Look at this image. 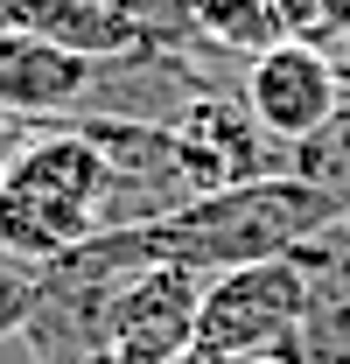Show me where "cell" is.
I'll list each match as a JSON object with an SVG mask.
<instances>
[{
	"label": "cell",
	"instance_id": "9c48e42d",
	"mask_svg": "<svg viewBox=\"0 0 350 364\" xmlns=\"http://www.w3.org/2000/svg\"><path fill=\"white\" fill-rule=\"evenodd\" d=\"M295 267H302V287H308L295 358L302 364H350V218L322 225L295 252Z\"/></svg>",
	"mask_w": 350,
	"mask_h": 364
},
{
	"label": "cell",
	"instance_id": "7a4b0ae2",
	"mask_svg": "<svg viewBox=\"0 0 350 364\" xmlns=\"http://www.w3.org/2000/svg\"><path fill=\"white\" fill-rule=\"evenodd\" d=\"M112 168L78 127H28V140L0 168V252L7 259H63L98 238Z\"/></svg>",
	"mask_w": 350,
	"mask_h": 364
},
{
	"label": "cell",
	"instance_id": "5b68a950",
	"mask_svg": "<svg viewBox=\"0 0 350 364\" xmlns=\"http://www.w3.org/2000/svg\"><path fill=\"white\" fill-rule=\"evenodd\" d=\"M238 98L253 105V119L273 140L295 147L315 127H329V112L344 105V85H336V63L322 43H273L238 70Z\"/></svg>",
	"mask_w": 350,
	"mask_h": 364
},
{
	"label": "cell",
	"instance_id": "277c9868",
	"mask_svg": "<svg viewBox=\"0 0 350 364\" xmlns=\"http://www.w3.org/2000/svg\"><path fill=\"white\" fill-rule=\"evenodd\" d=\"M169 134H175V154H182V176H189V196L266 182V176H295V147L266 134L238 91H196L175 112Z\"/></svg>",
	"mask_w": 350,
	"mask_h": 364
},
{
	"label": "cell",
	"instance_id": "d6986e66",
	"mask_svg": "<svg viewBox=\"0 0 350 364\" xmlns=\"http://www.w3.org/2000/svg\"><path fill=\"white\" fill-rule=\"evenodd\" d=\"M266 364H295V358H266Z\"/></svg>",
	"mask_w": 350,
	"mask_h": 364
},
{
	"label": "cell",
	"instance_id": "7c38bea8",
	"mask_svg": "<svg viewBox=\"0 0 350 364\" xmlns=\"http://www.w3.org/2000/svg\"><path fill=\"white\" fill-rule=\"evenodd\" d=\"M36 301H43V267H36V259H7V252H0V343L28 329Z\"/></svg>",
	"mask_w": 350,
	"mask_h": 364
},
{
	"label": "cell",
	"instance_id": "5bb4252c",
	"mask_svg": "<svg viewBox=\"0 0 350 364\" xmlns=\"http://www.w3.org/2000/svg\"><path fill=\"white\" fill-rule=\"evenodd\" d=\"M280 7V36L287 43H322L329 49V7L322 0H273Z\"/></svg>",
	"mask_w": 350,
	"mask_h": 364
},
{
	"label": "cell",
	"instance_id": "8fae6325",
	"mask_svg": "<svg viewBox=\"0 0 350 364\" xmlns=\"http://www.w3.org/2000/svg\"><path fill=\"white\" fill-rule=\"evenodd\" d=\"M295 176L315 182V189L350 218V98L329 112V127H315L308 140H295Z\"/></svg>",
	"mask_w": 350,
	"mask_h": 364
},
{
	"label": "cell",
	"instance_id": "4fadbf2b",
	"mask_svg": "<svg viewBox=\"0 0 350 364\" xmlns=\"http://www.w3.org/2000/svg\"><path fill=\"white\" fill-rule=\"evenodd\" d=\"M120 14H133L147 36H161V43H182V49H211L196 43V28H189V0H112Z\"/></svg>",
	"mask_w": 350,
	"mask_h": 364
},
{
	"label": "cell",
	"instance_id": "9a60e30c",
	"mask_svg": "<svg viewBox=\"0 0 350 364\" xmlns=\"http://www.w3.org/2000/svg\"><path fill=\"white\" fill-rule=\"evenodd\" d=\"M322 7H329V43H344L350 36V0H322Z\"/></svg>",
	"mask_w": 350,
	"mask_h": 364
},
{
	"label": "cell",
	"instance_id": "6da1fadb",
	"mask_svg": "<svg viewBox=\"0 0 350 364\" xmlns=\"http://www.w3.org/2000/svg\"><path fill=\"white\" fill-rule=\"evenodd\" d=\"M344 210L302 176H266L238 182V189H211L189 196L175 218L147 225V252L154 267H189V273H231L260 267V259H295L322 225H336Z\"/></svg>",
	"mask_w": 350,
	"mask_h": 364
},
{
	"label": "cell",
	"instance_id": "52a82bcc",
	"mask_svg": "<svg viewBox=\"0 0 350 364\" xmlns=\"http://www.w3.org/2000/svg\"><path fill=\"white\" fill-rule=\"evenodd\" d=\"M91 70L98 63L43 43L28 28H0V112L14 127H63L91 91Z\"/></svg>",
	"mask_w": 350,
	"mask_h": 364
},
{
	"label": "cell",
	"instance_id": "2e32d148",
	"mask_svg": "<svg viewBox=\"0 0 350 364\" xmlns=\"http://www.w3.org/2000/svg\"><path fill=\"white\" fill-rule=\"evenodd\" d=\"M14 147H21V127H14V119L0 112V168H7V154H14Z\"/></svg>",
	"mask_w": 350,
	"mask_h": 364
},
{
	"label": "cell",
	"instance_id": "8992f818",
	"mask_svg": "<svg viewBox=\"0 0 350 364\" xmlns=\"http://www.w3.org/2000/svg\"><path fill=\"white\" fill-rule=\"evenodd\" d=\"M196 301H203V273L189 267H140L112 301V364H175L196 343Z\"/></svg>",
	"mask_w": 350,
	"mask_h": 364
},
{
	"label": "cell",
	"instance_id": "3957f363",
	"mask_svg": "<svg viewBox=\"0 0 350 364\" xmlns=\"http://www.w3.org/2000/svg\"><path fill=\"white\" fill-rule=\"evenodd\" d=\"M302 309H308V287H302V267L295 259H260V267L211 273L203 280V301H196V343L218 350L224 364L295 358Z\"/></svg>",
	"mask_w": 350,
	"mask_h": 364
},
{
	"label": "cell",
	"instance_id": "ac0fdd59",
	"mask_svg": "<svg viewBox=\"0 0 350 364\" xmlns=\"http://www.w3.org/2000/svg\"><path fill=\"white\" fill-rule=\"evenodd\" d=\"M70 364H112V358H105V350H98V358H70Z\"/></svg>",
	"mask_w": 350,
	"mask_h": 364
},
{
	"label": "cell",
	"instance_id": "e0dca14e",
	"mask_svg": "<svg viewBox=\"0 0 350 364\" xmlns=\"http://www.w3.org/2000/svg\"><path fill=\"white\" fill-rule=\"evenodd\" d=\"M175 364H224V358H218V350H203V343H189V350H182Z\"/></svg>",
	"mask_w": 350,
	"mask_h": 364
},
{
	"label": "cell",
	"instance_id": "ba28073f",
	"mask_svg": "<svg viewBox=\"0 0 350 364\" xmlns=\"http://www.w3.org/2000/svg\"><path fill=\"white\" fill-rule=\"evenodd\" d=\"M0 28H28L43 43L85 56V63H120V56H140V49H161V36H147L112 0H0Z\"/></svg>",
	"mask_w": 350,
	"mask_h": 364
},
{
	"label": "cell",
	"instance_id": "30bf717a",
	"mask_svg": "<svg viewBox=\"0 0 350 364\" xmlns=\"http://www.w3.org/2000/svg\"><path fill=\"white\" fill-rule=\"evenodd\" d=\"M189 28H196V43H211L231 63H253L273 43H287L273 0H189Z\"/></svg>",
	"mask_w": 350,
	"mask_h": 364
}]
</instances>
